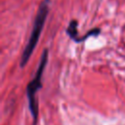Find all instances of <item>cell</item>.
Returning <instances> with one entry per match:
<instances>
[{
	"label": "cell",
	"instance_id": "1",
	"mask_svg": "<svg viewBox=\"0 0 125 125\" xmlns=\"http://www.w3.org/2000/svg\"><path fill=\"white\" fill-rule=\"evenodd\" d=\"M48 12H49V0H44L38 8L29 39L27 41V44H26L25 48L23 49V52H22V55H21V62H20L21 67H23L26 64V62H28L31 54L33 53V51L36 47L39 36H40L41 31L43 29L46 18L48 16Z\"/></svg>",
	"mask_w": 125,
	"mask_h": 125
},
{
	"label": "cell",
	"instance_id": "2",
	"mask_svg": "<svg viewBox=\"0 0 125 125\" xmlns=\"http://www.w3.org/2000/svg\"><path fill=\"white\" fill-rule=\"evenodd\" d=\"M48 54H49L48 49H44V51L41 55V59H40V62H39L37 71H36L33 79L27 84V87H26L28 107H29L31 116L33 118V125H36L37 121H38V103L36 100V94L39 91V89H41V87H42V75H43L44 68L48 62V57H49Z\"/></svg>",
	"mask_w": 125,
	"mask_h": 125
},
{
	"label": "cell",
	"instance_id": "3",
	"mask_svg": "<svg viewBox=\"0 0 125 125\" xmlns=\"http://www.w3.org/2000/svg\"><path fill=\"white\" fill-rule=\"evenodd\" d=\"M77 25H78L77 21H76V20H72V21L69 22V24H68V26H67V28H66V33H67V35H68L73 41L79 43L80 37H79V35H78Z\"/></svg>",
	"mask_w": 125,
	"mask_h": 125
}]
</instances>
